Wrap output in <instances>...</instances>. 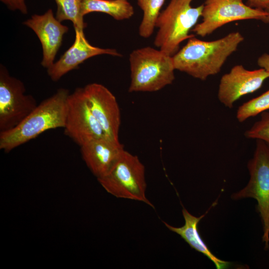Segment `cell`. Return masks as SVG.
I'll return each mask as SVG.
<instances>
[{
    "instance_id": "4fadbf2b",
    "label": "cell",
    "mask_w": 269,
    "mask_h": 269,
    "mask_svg": "<svg viewBox=\"0 0 269 269\" xmlns=\"http://www.w3.org/2000/svg\"><path fill=\"white\" fill-rule=\"evenodd\" d=\"M75 38L73 44L49 68L47 73L53 81H58L62 76L93 56L108 54L122 56L116 49L102 48L91 45L85 38L83 30L74 29Z\"/></svg>"
},
{
    "instance_id": "ba28073f",
    "label": "cell",
    "mask_w": 269,
    "mask_h": 269,
    "mask_svg": "<svg viewBox=\"0 0 269 269\" xmlns=\"http://www.w3.org/2000/svg\"><path fill=\"white\" fill-rule=\"evenodd\" d=\"M267 14L265 9L252 7L244 3L243 0H206L203 4L202 20L192 31L205 37L227 23L242 20H260Z\"/></svg>"
},
{
    "instance_id": "603a6c76",
    "label": "cell",
    "mask_w": 269,
    "mask_h": 269,
    "mask_svg": "<svg viewBox=\"0 0 269 269\" xmlns=\"http://www.w3.org/2000/svg\"><path fill=\"white\" fill-rule=\"evenodd\" d=\"M257 63L261 68L269 71V54H263L258 58Z\"/></svg>"
},
{
    "instance_id": "3957f363",
    "label": "cell",
    "mask_w": 269,
    "mask_h": 269,
    "mask_svg": "<svg viewBox=\"0 0 269 269\" xmlns=\"http://www.w3.org/2000/svg\"><path fill=\"white\" fill-rule=\"evenodd\" d=\"M192 0H171L157 19L154 44L168 55L173 56L183 41L195 36L190 31L202 16L203 4L192 7Z\"/></svg>"
},
{
    "instance_id": "8992f818",
    "label": "cell",
    "mask_w": 269,
    "mask_h": 269,
    "mask_svg": "<svg viewBox=\"0 0 269 269\" xmlns=\"http://www.w3.org/2000/svg\"><path fill=\"white\" fill-rule=\"evenodd\" d=\"M247 167L250 176L248 183L232 194L231 198L256 200L263 227L262 242L267 250L269 248V149L263 140L257 139L253 157Z\"/></svg>"
},
{
    "instance_id": "5b68a950",
    "label": "cell",
    "mask_w": 269,
    "mask_h": 269,
    "mask_svg": "<svg viewBox=\"0 0 269 269\" xmlns=\"http://www.w3.org/2000/svg\"><path fill=\"white\" fill-rule=\"evenodd\" d=\"M97 179L108 193L117 198L142 202L154 208L146 196L144 166L136 155L124 150L111 170Z\"/></svg>"
},
{
    "instance_id": "30bf717a",
    "label": "cell",
    "mask_w": 269,
    "mask_h": 269,
    "mask_svg": "<svg viewBox=\"0 0 269 269\" xmlns=\"http://www.w3.org/2000/svg\"><path fill=\"white\" fill-rule=\"evenodd\" d=\"M269 78V71L261 68L249 70L242 65H237L221 78L217 96L226 107L232 108L242 97L259 90Z\"/></svg>"
},
{
    "instance_id": "52a82bcc",
    "label": "cell",
    "mask_w": 269,
    "mask_h": 269,
    "mask_svg": "<svg viewBox=\"0 0 269 269\" xmlns=\"http://www.w3.org/2000/svg\"><path fill=\"white\" fill-rule=\"evenodd\" d=\"M25 91L23 82L0 64V132L15 127L37 106L35 98Z\"/></svg>"
},
{
    "instance_id": "7402d4cb",
    "label": "cell",
    "mask_w": 269,
    "mask_h": 269,
    "mask_svg": "<svg viewBox=\"0 0 269 269\" xmlns=\"http://www.w3.org/2000/svg\"><path fill=\"white\" fill-rule=\"evenodd\" d=\"M248 5L253 8L265 9L269 6V0H248Z\"/></svg>"
},
{
    "instance_id": "8fae6325",
    "label": "cell",
    "mask_w": 269,
    "mask_h": 269,
    "mask_svg": "<svg viewBox=\"0 0 269 269\" xmlns=\"http://www.w3.org/2000/svg\"><path fill=\"white\" fill-rule=\"evenodd\" d=\"M83 90L91 111L105 136L119 140L121 113L115 96L107 87L96 83L87 85Z\"/></svg>"
},
{
    "instance_id": "ffe728a7",
    "label": "cell",
    "mask_w": 269,
    "mask_h": 269,
    "mask_svg": "<svg viewBox=\"0 0 269 269\" xmlns=\"http://www.w3.org/2000/svg\"><path fill=\"white\" fill-rule=\"evenodd\" d=\"M248 138L260 139L265 142L269 149V112L261 114V119L245 133Z\"/></svg>"
},
{
    "instance_id": "ac0fdd59",
    "label": "cell",
    "mask_w": 269,
    "mask_h": 269,
    "mask_svg": "<svg viewBox=\"0 0 269 269\" xmlns=\"http://www.w3.org/2000/svg\"><path fill=\"white\" fill-rule=\"evenodd\" d=\"M57 5L56 18L60 22L70 20L74 29L83 30L86 27L82 15V0H55Z\"/></svg>"
},
{
    "instance_id": "6da1fadb",
    "label": "cell",
    "mask_w": 269,
    "mask_h": 269,
    "mask_svg": "<svg viewBox=\"0 0 269 269\" xmlns=\"http://www.w3.org/2000/svg\"><path fill=\"white\" fill-rule=\"evenodd\" d=\"M244 40V36L239 31L231 32L212 41L191 37L172 56L174 68L194 78L205 80L220 72L228 58L237 50Z\"/></svg>"
},
{
    "instance_id": "9c48e42d",
    "label": "cell",
    "mask_w": 269,
    "mask_h": 269,
    "mask_svg": "<svg viewBox=\"0 0 269 269\" xmlns=\"http://www.w3.org/2000/svg\"><path fill=\"white\" fill-rule=\"evenodd\" d=\"M64 134L80 146L94 139L106 136L93 115L83 88L70 94L64 127Z\"/></svg>"
},
{
    "instance_id": "e0dca14e",
    "label": "cell",
    "mask_w": 269,
    "mask_h": 269,
    "mask_svg": "<svg viewBox=\"0 0 269 269\" xmlns=\"http://www.w3.org/2000/svg\"><path fill=\"white\" fill-rule=\"evenodd\" d=\"M165 0H137L143 11V17L138 28L140 36L147 38L155 28L156 22Z\"/></svg>"
},
{
    "instance_id": "2e32d148",
    "label": "cell",
    "mask_w": 269,
    "mask_h": 269,
    "mask_svg": "<svg viewBox=\"0 0 269 269\" xmlns=\"http://www.w3.org/2000/svg\"><path fill=\"white\" fill-rule=\"evenodd\" d=\"M92 12L105 13L122 20L131 18L134 9L128 0H82V15L84 16Z\"/></svg>"
},
{
    "instance_id": "277c9868",
    "label": "cell",
    "mask_w": 269,
    "mask_h": 269,
    "mask_svg": "<svg viewBox=\"0 0 269 269\" xmlns=\"http://www.w3.org/2000/svg\"><path fill=\"white\" fill-rule=\"evenodd\" d=\"M129 62L130 92L157 91L175 79L172 56L159 49L146 46L135 49L130 54Z\"/></svg>"
},
{
    "instance_id": "5bb4252c",
    "label": "cell",
    "mask_w": 269,
    "mask_h": 269,
    "mask_svg": "<svg viewBox=\"0 0 269 269\" xmlns=\"http://www.w3.org/2000/svg\"><path fill=\"white\" fill-rule=\"evenodd\" d=\"M124 150L119 140L107 136L94 139L80 146L83 160L97 178L111 170Z\"/></svg>"
},
{
    "instance_id": "7a4b0ae2",
    "label": "cell",
    "mask_w": 269,
    "mask_h": 269,
    "mask_svg": "<svg viewBox=\"0 0 269 269\" xmlns=\"http://www.w3.org/2000/svg\"><path fill=\"white\" fill-rule=\"evenodd\" d=\"M69 94L68 90L59 89L37 105L15 127L0 132V149L9 152L45 131L63 128Z\"/></svg>"
},
{
    "instance_id": "cb8c5ba5",
    "label": "cell",
    "mask_w": 269,
    "mask_h": 269,
    "mask_svg": "<svg viewBox=\"0 0 269 269\" xmlns=\"http://www.w3.org/2000/svg\"><path fill=\"white\" fill-rule=\"evenodd\" d=\"M265 10L267 12V15L263 17L260 20L265 23H269V6L266 7Z\"/></svg>"
},
{
    "instance_id": "7c38bea8",
    "label": "cell",
    "mask_w": 269,
    "mask_h": 269,
    "mask_svg": "<svg viewBox=\"0 0 269 269\" xmlns=\"http://www.w3.org/2000/svg\"><path fill=\"white\" fill-rule=\"evenodd\" d=\"M23 24L31 29L39 38L42 48L41 64L47 69L54 63L56 55L68 27L57 19L51 9L43 14L32 15Z\"/></svg>"
},
{
    "instance_id": "9a60e30c",
    "label": "cell",
    "mask_w": 269,
    "mask_h": 269,
    "mask_svg": "<svg viewBox=\"0 0 269 269\" xmlns=\"http://www.w3.org/2000/svg\"><path fill=\"white\" fill-rule=\"evenodd\" d=\"M182 213L185 221L183 226L176 227L163 222L165 226L171 231L179 235L192 248L211 261L217 269L227 268L231 263L216 257L209 249L199 234L198 225L200 220L204 217L205 214L196 217L184 207L182 208Z\"/></svg>"
},
{
    "instance_id": "44dd1931",
    "label": "cell",
    "mask_w": 269,
    "mask_h": 269,
    "mask_svg": "<svg viewBox=\"0 0 269 269\" xmlns=\"http://www.w3.org/2000/svg\"><path fill=\"white\" fill-rule=\"evenodd\" d=\"M11 10H18L23 14L28 12L24 0H0Z\"/></svg>"
},
{
    "instance_id": "d6986e66",
    "label": "cell",
    "mask_w": 269,
    "mask_h": 269,
    "mask_svg": "<svg viewBox=\"0 0 269 269\" xmlns=\"http://www.w3.org/2000/svg\"><path fill=\"white\" fill-rule=\"evenodd\" d=\"M269 110V90L240 106L237 111L236 118L243 123L264 112Z\"/></svg>"
}]
</instances>
